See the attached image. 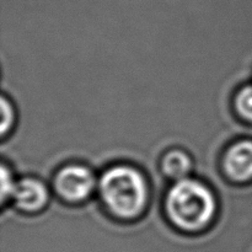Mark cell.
Instances as JSON below:
<instances>
[{
	"label": "cell",
	"instance_id": "6da1fadb",
	"mask_svg": "<svg viewBox=\"0 0 252 252\" xmlns=\"http://www.w3.org/2000/svg\"><path fill=\"white\" fill-rule=\"evenodd\" d=\"M165 209L175 230L187 235H198L211 229L217 216V199L206 184L184 179L176 181L169 189Z\"/></svg>",
	"mask_w": 252,
	"mask_h": 252
},
{
	"label": "cell",
	"instance_id": "7a4b0ae2",
	"mask_svg": "<svg viewBox=\"0 0 252 252\" xmlns=\"http://www.w3.org/2000/svg\"><path fill=\"white\" fill-rule=\"evenodd\" d=\"M100 196L115 218L134 220L144 212L149 189L144 175L129 165H113L106 170L98 182Z\"/></svg>",
	"mask_w": 252,
	"mask_h": 252
},
{
	"label": "cell",
	"instance_id": "3957f363",
	"mask_svg": "<svg viewBox=\"0 0 252 252\" xmlns=\"http://www.w3.org/2000/svg\"><path fill=\"white\" fill-rule=\"evenodd\" d=\"M94 172L85 165L69 164L54 176V189L62 199L70 203L84 202L95 189Z\"/></svg>",
	"mask_w": 252,
	"mask_h": 252
},
{
	"label": "cell",
	"instance_id": "277c9868",
	"mask_svg": "<svg viewBox=\"0 0 252 252\" xmlns=\"http://www.w3.org/2000/svg\"><path fill=\"white\" fill-rule=\"evenodd\" d=\"M11 199L20 212L36 214L48 203L49 191L41 180L34 177H24L20 181H16Z\"/></svg>",
	"mask_w": 252,
	"mask_h": 252
},
{
	"label": "cell",
	"instance_id": "5b68a950",
	"mask_svg": "<svg viewBox=\"0 0 252 252\" xmlns=\"http://www.w3.org/2000/svg\"><path fill=\"white\" fill-rule=\"evenodd\" d=\"M223 170L233 182L244 184L252 180V140L234 143L223 157Z\"/></svg>",
	"mask_w": 252,
	"mask_h": 252
},
{
	"label": "cell",
	"instance_id": "8992f818",
	"mask_svg": "<svg viewBox=\"0 0 252 252\" xmlns=\"http://www.w3.org/2000/svg\"><path fill=\"white\" fill-rule=\"evenodd\" d=\"M192 159L185 150L171 149L165 153L161 160L162 172L175 181L187 179L192 170Z\"/></svg>",
	"mask_w": 252,
	"mask_h": 252
},
{
	"label": "cell",
	"instance_id": "52a82bcc",
	"mask_svg": "<svg viewBox=\"0 0 252 252\" xmlns=\"http://www.w3.org/2000/svg\"><path fill=\"white\" fill-rule=\"evenodd\" d=\"M235 110L241 118L252 123V85L241 89L235 96Z\"/></svg>",
	"mask_w": 252,
	"mask_h": 252
},
{
	"label": "cell",
	"instance_id": "ba28073f",
	"mask_svg": "<svg viewBox=\"0 0 252 252\" xmlns=\"http://www.w3.org/2000/svg\"><path fill=\"white\" fill-rule=\"evenodd\" d=\"M16 181L14 180L11 170L6 166L5 162L1 164V203H5L7 198H11Z\"/></svg>",
	"mask_w": 252,
	"mask_h": 252
},
{
	"label": "cell",
	"instance_id": "9c48e42d",
	"mask_svg": "<svg viewBox=\"0 0 252 252\" xmlns=\"http://www.w3.org/2000/svg\"><path fill=\"white\" fill-rule=\"evenodd\" d=\"M1 135L5 137L14 125L15 111L11 102L4 95L1 96Z\"/></svg>",
	"mask_w": 252,
	"mask_h": 252
}]
</instances>
